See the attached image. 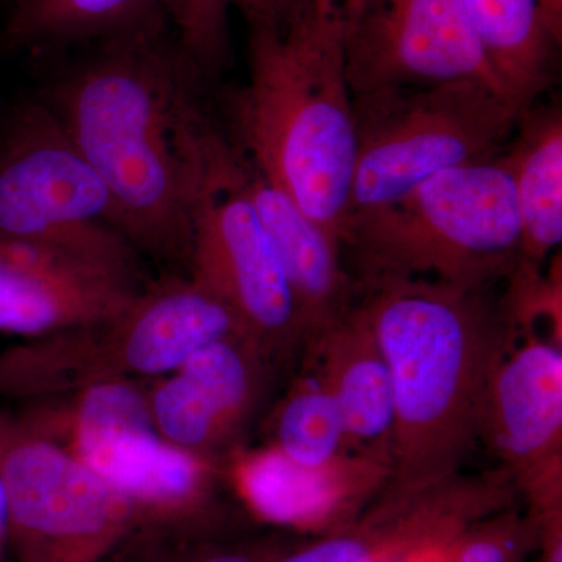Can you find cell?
Segmentation results:
<instances>
[{
	"label": "cell",
	"instance_id": "12",
	"mask_svg": "<svg viewBox=\"0 0 562 562\" xmlns=\"http://www.w3.org/2000/svg\"><path fill=\"white\" fill-rule=\"evenodd\" d=\"M143 288L138 273L46 244L0 239V333L33 339L109 319Z\"/></svg>",
	"mask_w": 562,
	"mask_h": 562
},
{
	"label": "cell",
	"instance_id": "26",
	"mask_svg": "<svg viewBox=\"0 0 562 562\" xmlns=\"http://www.w3.org/2000/svg\"><path fill=\"white\" fill-rule=\"evenodd\" d=\"M233 0H166L181 54L199 77L216 76L231 54Z\"/></svg>",
	"mask_w": 562,
	"mask_h": 562
},
{
	"label": "cell",
	"instance_id": "20",
	"mask_svg": "<svg viewBox=\"0 0 562 562\" xmlns=\"http://www.w3.org/2000/svg\"><path fill=\"white\" fill-rule=\"evenodd\" d=\"M147 382L98 384L22 402L14 416L36 435L81 458L122 435L154 430Z\"/></svg>",
	"mask_w": 562,
	"mask_h": 562
},
{
	"label": "cell",
	"instance_id": "5",
	"mask_svg": "<svg viewBox=\"0 0 562 562\" xmlns=\"http://www.w3.org/2000/svg\"><path fill=\"white\" fill-rule=\"evenodd\" d=\"M231 335H246L231 308L188 273H173L144 286L116 316L0 351V397L22 403L98 384L147 382Z\"/></svg>",
	"mask_w": 562,
	"mask_h": 562
},
{
	"label": "cell",
	"instance_id": "1",
	"mask_svg": "<svg viewBox=\"0 0 562 562\" xmlns=\"http://www.w3.org/2000/svg\"><path fill=\"white\" fill-rule=\"evenodd\" d=\"M44 102L98 172L138 254L188 271L206 113L169 25L101 41Z\"/></svg>",
	"mask_w": 562,
	"mask_h": 562
},
{
	"label": "cell",
	"instance_id": "17",
	"mask_svg": "<svg viewBox=\"0 0 562 562\" xmlns=\"http://www.w3.org/2000/svg\"><path fill=\"white\" fill-rule=\"evenodd\" d=\"M494 72L514 102L530 109L553 83L562 0H460Z\"/></svg>",
	"mask_w": 562,
	"mask_h": 562
},
{
	"label": "cell",
	"instance_id": "13",
	"mask_svg": "<svg viewBox=\"0 0 562 562\" xmlns=\"http://www.w3.org/2000/svg\"><path fill=\"white\" fill-rule=\"evenodd\" d=\"M482 436L528 498L561 490V339L531 331L506 347L492 373Z\"/></svg>",
	"mask_w": 562,
	"mask_h": 562
},
{
	"label": "cell",
	"instance_id": "14",
	"mask_svg": "<svg viewBox=\"0 0 562 562\" xmlns=\"http://www.w3.org/2000/svg\"><path fill=\"white\" fill-rule=\"evenodd\" d=\"M127 502L133 528L220 527L222 461L184 452L143 430L80 458Z\"/></svg>",
	"mask_w": 562,
	"mask_h": 562
},
{
	"label": "cell",
	"instance_id": "6",
	"mask_svg": "<svg viewBox=\"0 0 562 562\" xmlns=\"http://www.w3.org/2000/svg\"><path fill=\"white\" fill-rule=\"evenodd\" d=\"M353 110L349 216L397 201L438 173L502 154L527 109L490 85L453 81L360 95Z\"/></svg>",
	"mask_w": 562,
	"mask_h": 562
},
{
	"label": "cell",
	"instance_id": "22",
	"mask_svg": "<svg viewBox=\"0 0 562 562\" xmlns=\"http://www.w3.org/2000/svg\"><path fill=\"white\" fill-rule=\"evenodd\" d=\"M269 360L246 335L214 339L180 366L236 436L260 402Z\"/></svg>",
	"mask_w": 562,
	"mask_h": 562
},
{
	"label": "cell",
	"instance_id": "18",
	"mask_svg": "<svg viewBox=\"0 0 562 562\" xmlns=\"http://www.w3.org/2000/svg\"><path fill=\"white\" fill-rule=\"evenodd\" d=\"M520 222V261L541 262L562 241V111L532 103L505 149Z\"/></svg>",
	"mask_w": 562,
	"mask_h": 562
},
{
	"label": "cell",
	"instance_id": "16",
	"mask_svg": "<svg viewBox=\"0 0 562 562\" xmlns=\"http://www.w3.org/2000/svg\"><path fill=\"white\" fill-rule=\"evenodd\" d=\"M314 369L331 392L350 452L391 468L394 398L390 368L360 303L314 336Z\"/></svg>",
	"mask_w": 562,
	"mask_h": 562
},
{
	"label": "cell",
	"instance_id": "15",
	"mask_svg": "<svg viewBox=\"0 0 562 562\" xmlns=\"http://www.w3.org/2000/svg\"><path fill=\"white\" fill-rule=\"evenodd\" d=\"M238 155L244 188L279 250L297 303L303 341L310 342L351 308L341 246L266 179L239 147Z\"/></svg>",
	"mask_w": 562,
	"mask_h": 562
},
{
	"label": "cell",
	"instance_id": "11",
	"mask_svg": "<svg viewBox=\"0 0 562 562\" xmlns=\"http://www.w3.org/2000/svg\"><path fill=\"white\" fill-rule=\"evenodd\" d=\"M222 469L247 509L262 524L325 536L353 524L386 490L390 465L346 453L324 465H303L276 447L236 450Z\"/></svg>",
	"mask_w": 562,
	"mask_h": 562
},
{
	"label": "cell",
	"instance_id": "3",
	"mask_svg": "<svg viewBox=\"0 0 562 562\" xmlns=\"http://www.w3.org/2000/svg\"><path fill=\"white\" fill-rule=\"evenodd\" d=\"M249 29V76L231 98L232 140L341 246L357 162L346 18L314 0L288 27Z\"/></svg>",
	"mask_w": 562,
	"mask_h": 562
},
{
	"label": "cell",
	"instance_id": "4",
	"mask_svg": "<svg viewBox=\"0 0 562 562\" xmlns=\"http://www.w3.org/2000/svg\"><path fill=\"white\" fill-rule=\"evenodd\" d=\"M344 250L366 286L402 279L486 288L509 276L520 261V222L505 150L350 214Z\"/></svg>",
	"mask_w": 562,
	"mask_h": 562
},
{
	"label": "cell",
	"instance_id": "8",
	"mask_svg": "<svg viewBox=\"0 0 562 562\" xmlns=\"http://www.w3.org/2000/svg\"><path fill=\"white\" fill-rule=\"evenodd\" d=\"M0 239L46 244L139 276L105 183L46 102L22 103L0 135Z\"/></svg>",
	"mask_w": 562,
	"mask_h": 562
},
{
	"label": "cell",
	"instance_id": "7",
	"mask_svg": "<svg viewBox=\"0 0 562 562\" xmlns=\"http://www.w3.org/2000/svg\"><path fill=\"white\" fill-rule=\"evenodd\" d=\"M187 273L231 308L269 360L303 341L279 250L244 188L238 147L210 120L201 136Z\"/></svg>",
	"mask_w": 562,
	"mask_h": 562
},
{
	"label": "cell",
	"instance_id": "24",
	"mask_svg": "<svg viewBox=\"0 0 562 562\" xmlns=\"http://www.w3.org/2000/svg\"><path fill=\"white\" fill-rule=\"evenodd\" d=\"M147 402L155 432L184 452L221 461L222 450L236 438L205 395L179 371L149 380Z\"/></svg>",
	"mask_w": 562,
	"mask_h": 562
},
{
	"label": "cell",
	"instance_id": "28",
	"mask_svg": "<svg viewBox=\"0 0 562 562\" xmlns=\"http://www.w3.org/2000/svg\"><path fill=\"white\" fill-rule=\"evenodd\" d=\"M314 0H233L249 27L280 29L302 16Z\"/></svg>",
	"mask_w": 562,
	"mask_h": 562
},
{
	"label": "cell",
	"instance_id": "23",
	"mask_svg": "<svg viewBox=\"0 0 562 562\" xmlns=\"http://www.w3.org/2000/svg\"><path fill=\"white\" fill-rule=\"evenodd\" d=\"M269 446L303 465L328 464L350 453L341 413L316 371L295 380L277 405Z\"/></svg>",
	"mask_w": 562,
	"mask_h": 562
},
{
	"label": "cell",
	"instance_id": "27",
	"mask_svg": "<svg viewBox=\"0 0 562 562\" xmlns=\"http://www.w3.org/2000/svg\"><path fill=\"white\" fill-rule=\"evenodd\" d=\"M442 562H524V554L505 532L479 528L462 535Z\"/></svg>",
	"mask_w": 562,
	"mask_h": 562
},
{
	"label": "cell",
	"instance_id": "10",
	"mask_svg": "<svg viewBox=\"0 0 562 562\" xmlns=\"http://www.w3.org/2000/svg\"><path fill=\"white\" fill-rule=\"evenodd\" d=\"M353 98L480 81L505 92L460 0H362L347 27Z\"/></svg>",
	"mask_w": 562,
	"mask_h": 562
},
{
	"label": "cell",
	"instance_id": "2",
	"mask_svg": "<svg viewBox=\"0 0 562 562\" xmlns=\"http://www.w3.org/2000/svg\"><path fill=\"white\" fill-rule=\"evenodd\" d=\"M360 303L390 368L392 494L452 482L482 438L495 366L513 341L505 305L486 288L430 280L369 284Z\"/></svg>",
	"mask_w": 562,
	"mask_h": 562
},
{
	"label": "cell",
	"instance_id": "19",
	"mask_svg": "<svg viewBox=\"0 0 562 562\" xmlns=\"http://www.w3.org/2000/svg\"><path fill=\"white\" fill-rule=\"evenodd\" d=\"M171 25L166 0H11L7 49L44 52Z\"/></svg>",
	"mask_w": 562,
	"mask_h": 562
},
{
	"label": "cell",
	"instance_id": "9",
	"mask_svg": "<svg viewBox=\"0 0 562 562\" xmlns=\"http://www.w3.org/2000/svg\"><path fill=\"white\" fill-rule=\"evenodd\" d=\"M0 472L14 562H105L133 528L105 480L2 409Z\"/></svg>",
	"mask_w": 562,
	"mask_h": 562
},
{
	"label": "cell",
	"instance_id": "25",
	"mask_svg": "<svg viewBox=\"0 0 562 562\" xmlns=\"http://www.w3.org/2000/svg\"><path fill=\"white\" fill-rule=\"evenodd\" d=\"M217 528L135 527L105 562H276L288 552L276 539L224 541Z\"/></svg>",
	"mask_w": 562,
	"mask_h": 562
},
{
	"label": "cell",
	"instance_id": "30",
	"mask_svg": "<svg viewBox=\"0 0 562 562\" xmlns=\"http://www.w3.org/2000/svg\"><path fill=\"white\" fill-rule=\"evenodd\" d=\"M328 2L341 11L342 16L346 18L347 27H349L350 22L355 20L361 9L362 0H328Z\"/></svg>",
	"mask_w": 562,
	"mask_h": 562
},
{
	"label": "cell",
	"instance_id": "29",
	"mask_svg": "<svg viewBox=\"0 0 562 562\" xmlns=\"http://www.w3.org/2000/svg\"><path fill=\"white\" fill-rule=\"evenodd\" d=\"M9 506H7L5 483L0 472V562H9Z\"/></svg>",
	"mask_w": 562,
	"mask_h": 562
},
{
	"label": "cell",
	"instance_id": "21",
	"mask_svg": "<svg viewBox=\"0 0 562 562\" xmlns=\"http://www.w3.org/2000/svg\"><path fill=\"white\" fill-rule=\"evenodd\" d=\"M430 538L427 517L416 505L382 497L349 527L288 550L276 562H408Z\"/></svg>",
	"mask_w": 562,
	"mask_h": 562
}]
</instances>
